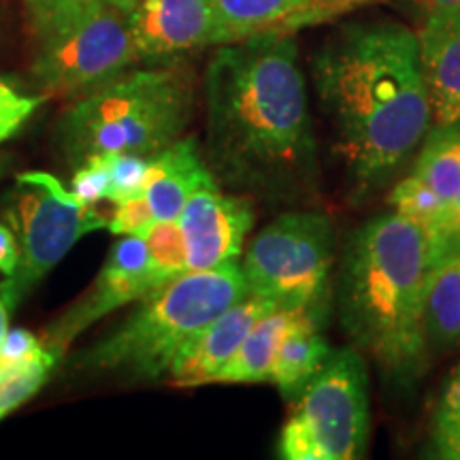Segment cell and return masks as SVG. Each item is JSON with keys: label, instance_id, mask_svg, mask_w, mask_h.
Segmentation results:
<instances>
[{"label": "cell", "instance_id": "obj_1", "mask_svg": "<svg viewBox=\"0 0 460 460\" xmlns=\"http://www.w3.org/2000/svg\"><path fill=\"white\" fill-rule=\"evenodd\" d=\"M205 163L217 183L267 200L307 194L318 146L290 32L224 43L205 71Z\"/></svg>", "mask_w": 460, "mask_h": 460}, {"label": "cell", "instance_id": "obj_2", "mask_svg": "<svg viewBox=\"0 0 460 460\" xmlns=\"http://www.w3.org/2000/svg\"><path fill=\"white\" fill-rule=\"evenodd\" d=\"M312 73L352 181L382 186L433 119L418 34L396 22L343 26L314 56Z\"/></svg>", "mask_w": 460, "mask_h": 460}, {"label": "cell", "instance_id": "obj_3", "mask_svg": "<svg viewBox=\"0 0 460 460\" xmlns=\"http://www.w3.org/2000/svg\"><path fill=\"white\" fill-rule=\"evenodd\" d=\"M435 264L429 230L394 211L367 222L345 247L339 318L390 377L411 379L424 362V305Z\"/></svg>", "mask_w": 460, "mask_h": 460}, {"label": "cell", "instance_id": "obj_4", "mask_svg": "<svg viewBox=\"0 0 460 460\" xmlns=\"http://www.w3.org/2000/svg\"><path fill=\"white\" fill-rule=\"evenodd\" d=\"M247 295L237 262L188 271L143 296L139 307L71 362L82 376H119L154 382L169 376L190 339Z\"/></svg>", "mask_w": 460, "mask_h": 460}, {"label": "cell", "instance_id": "obj_5", "mask_svg": "<svg viewBox=\"0 0 460 460\" xmlns=\"http://www.w3.org/2000/svg\"><path fill=\"white\" fill-rule=\"evenodd\" d=\"M192 111L188 68H128L77 96L58 119V146L71 166L113 152L154 156L183 137Z\"/></svg>", "mask_w": 460, "mask_h": 460}, {"label": "cell", "instance_id": "obj_6", "mask_svg": "<svg viewBox=\"0 0 460 460\" xmlns=\"http://www.w3.org/2000/svg\"><path fill=\"white\" fill-rule=\"evenodd\" d=\"M34 31L32 77L45 94L82 96L139 62L128 13L102 0H26Z\"/></svg>", "mask_w": 460, "mask_h": 460}, {"label": "cell", "instance_id": "obj_7", "mask_svg": "<svg viewBox=\"0 0 460 460\" xmlns=\"http://www.w3.org/2000/svg\"><path fill=\"white\" fill-rule=\"evenodd\" d=\"M0 220L13 230L20 261L11 278L0 284L7 307H20L45 275L85 234L107 228L96 205H85L58 177L43 171L20 172L0 197Z\"/></svg>", "mask_w": 460, "mask_h": 460}, {"label": "cell", "instance_id": "obj_8", "mask_svg": "<svg viewBox=\"0 0 460 460\" xmlns=\"http://www.w3.org/2000/svg\"><path fill=\"white\" fill-rule=\"evenodd\" d=\"M369 377L356 349L331 352L301 388L279 433L286 460H352L369 435Z\"/></svg>", "mask_w": 460, "mask_h": 460}, {"label": "cell", "instance_id": "obj_9", "mask_svg": "<svg viewBox=\"0 0 460 460\" xmlns=\"http://www.w3.org/2000/svg\"><path fill=\"white\" fill-rule=\"evenodd\" d=\"M332 261L335 234L329 217L318 211H295L256 234L241 271L247 295L271 298L278 307L318 312Z\"/></svg>", "mask_w": 460, "mask_h": 460}, {"label": "cell", "instance_id": "obj_10", "mask_svg": "<svg viewBox=\"0 0 460 460\" xmlns=\"http://www.w3.org/2000/svg\"><path fill=\"white\" fill-rule=\"evenodd\" d=\"M156 288L143 234H124L111 245L90 290L45 329L43 345L62 358L75 339L92 324L124 305L141 301Z\"/></svg>", "mask_w": 460, "mask_h": 460}, {"label": "cell", "instance_id": "obj_11", "mask_svg": "<svg viewBox=\"0 0 460 460\" xmlns=\"http://www.w3.org/2000/svg\"><path fill=\"white\" fill-rule=\"evenodd\" d=\"M188 247L190 271H209L237 261L254 224V209L243 197H228L220 183L199 188L183 205L180 217Z\"/></svg>", "mask_w": 460, "mask_h": 460}, {"label": "cell", "instance_id": "obj_12", "mask_svg": "<svg viewBox=\"0 0 460 460\" xmlns=\"http://www.w3.org/2000/svg\"><path fill=\"white\" fill-rule=\"evenodd\" d=\"M139 62H166L217 45L211 0H139L128 11Z\"/></svg>", "mask_w": 460, "mask_h": 460}, {"label": "cell", "instance_id": "obj_13", "mask_svg": "<svg viewBox=\"0 0 460 460\" xmlns=\"http://www.w3.org/2000/svg\"><path fill=\"white\" fill-rule=\"evenodd\" d=\"M278 309L271 298L245 295L241 301L230 305L216 320H211L197 337L183 345L172 360L169 376L177 386H200L214 384L226 362L241 348L247 332L262 315Z\"/></svg>", "mask_w": 460, "mask_h": 460}, {"label": "cell", "instance_id": "obj_14", "mask_svg": "<svg viewBox=\"0 0 460 460\" xmlns=\"http://www.w3.org/2000/svg\"><path fill=\"white\" fill-rule=\"evenodd\" d=\"M418 34L435 124L460 119V3L429 13Z\"/></svg>", "mask_w": 460, "mask_h": 460}, {"label": "cell", "instance_id": "obj_15", "mask_svg": "<svg viewBox=\"0 0 460 460\" xmlns=\"http://www.w3.org/2000/svg\"><path fill=\"white\" fill-rule=\"evenodd\" d=\"M216 181L194 137H180L171 146L149 156L146 177V199L156 220H177L188 199Z\"/></svg>", "mask_w": 460, "mask_h": 460}, {"label": "cell", "instance_id": "obj_16", "mask_svg": "<svg viewBox=\"0 0 460 460\" xmlns=\"http://www.w3.org/2000/svg\"><path fill=\"white\" fill-rule=\"evenodd\" d=\"M217 45L318 22L315 0H211Z\"/></svg>", "mask_w": 460, "mask_h": 460}, {"label": "cell", "instance_id": "obj_17", "mask_svg": "<svg viewBox=\"0 0 460 460\" xmlns=\"http://www.w3.org/2000/svg\"><path fill=\"white\" fill-rule=\"evenodd\" d=\"M315 320L318 312L298 309L275 356L271 382L288 399H295L331 356L329 343L318 332Z\"/></svg>", "mask_w": 460, "mask_h": 460}, {"label": "cell", "instance_id": "obj_18", "mask_svg": "<svg viewBox=\"0 0 460 460\" xmlns=\"http://www.w3.org/2000/svg\"><path fill=\"white\" fill-rule=\"evenodd\" d=\"M298 309L278 307L256 322L241 348L226 367L217 373L214 384H262L271 382V373L279 343L290 329Z\"/></svg>", "mask_w": 460, "mask_h": 460}, {"label": "cell", "instance_id": "obj_19", "mask_svg": "<svg viewBox=\"0 0 460 460\" xmlns=\"http://www.w3.org/2000/svg\"><path fill=\"white\" fill-rule=\"evenodd\" d=\"M424 332L437 348L460 343V254L447 256L430 271L424 305Z\"/></svg>", "mask_w": 460, "mask_h": 460}, {"label": "cell", "instance_id": "obj_20", "mask_svg": "<svg viewBox=\"0 0 460 460\" xmlns=\"http://www.w3.org/2000/svg\"><path fill=\"white\" fill-rule=\"evenodd\" d=\"M413 175L433 190L437 199L450 209L460 194V119L452 124H437L424 141Z\"/></svg>", "mask_w": 460, "mask_h": 460}, {"label": "cell", "instance_id": "obj_21", "mask_svg": "<svg viewBox=\"0 0 460 460\" xmlns=\"http://www.w3.org/2000/svg\"><path fill=\"white\" fill-rule=\"evenodd\" d=\"M58 360L60 358L43 345L39 352L24 358L0 362V420L41 390Z\"/></svg>", "mask_w": 460, "mask_h": 460}, {"label": "cell", "instance_id": "obj_22", "mask_svg": "<svg viewBox=\"0 0 460 460\" xmlns=\"http://www.w3.org/2000/svg\"><path fill=\"white\" fill-rule=\"evenodd\" d=\"M143 239H146L149 267H152L158 288L190 271L188 247L180 222L156 220L143 233Z\"/></svg>", "mask_w": 460, "mask_h": 460}, {"label": "cell", "instance_id": "obj_23", "mask_svg": "<svg viewBox=\"0 0 460 460\" xmlns=\"http://www.w3.org/2000/svg\"><path fill=\"white\" fill-rule=\"evenodd\" d=\"M390 203H393L394 214L410 217V220L420 224V226L427 228L435 243L437 233H439L441 224L446 220L447 207L437 199L433 190L424 186L411 172L410 177L396 183Z\"/></svg>", "mask_w": 460, "mask_h": 460}, {"label": "cell", "instance_id": "obj_24", "mask_svg": "<svg viewBox=\"0 0 460 460\" xmlns=\"http://www.w3.org/2000/svg\"><path fill=\"white\" fill-rule=\"evenodd\" d=\"M111 160V183H109V197L111 203L139 197L146 190V177L149 156H139V154H109Z\"/></svg>", "mask_w": 460, "mask_h": 460}, {"label": "cell", "instance_id": "obj_25", "mask_svg": "<svg viewBox=\"0 0 460 460\" xmlns=\"http://www.w3.org/2000/svg\"><path fill=\"white\" fill-rule=\"evenodd\" d=\"M109 183H111V160L109 154H99L75 166L71 192L82 203L94 207L101 200H107Z\"/></svg>", "mask_w": 460, "mask_h": 460}, {"label": "cell", "instance_id": "obj_26", "mask_svg": "<svg viewBox=\"0 0 460 460\" xmlns=\"http://www.w3.org/2000/svg\"><path fill=\"white\" fill-rule=\"evenodd\" d=\"M43 101V96L22 94L13 85L0 82V143L11 139Z\"/></svg>", "mask_w": 460, "mask_h": 460}, {"label": "cell", "instance_id": "obj_27", "mask_svg": "<svg viewBox=\"0 0 460 460\" xmlns=\"http://www.w3.org/2000/svg\"><path fill=\"white\" fill-rule=\"evenodd\" d=\"M113 205L115 209L107 217V228L113 234H118V237H124V234H143L156 222V216H154L152 205H149L146 194L119 200V203Z\"/></svg>", "mask_w": 460, "mask_h": 460}, {"label": "cell", "instance_id": "obj_28", "mask_svg": "<svg viewBox=\"0 0 460 460\" xmlns=\"http://www.w3.org/2000/svg\"><path fill=\"white\" fill-rule=\"evenodd\" d=\"M437 262H441L447 256L460 254V194L447 209L446 220L441 224V230L435 237Z\"/></svg>", "mask_w": 460, "mask_h": 460}, {"label": "cell", "instance_id": "obj_29", "mask_svg": "<svg viewBox=\"0 0 460 460\" xmlns=\"http://www.w3.org/2000/svg\"><path fill=\"white\" fill-rule=\"evenodd\" d=\"M43 348L41 339H37L32 332L24 329L7 331V337H4L3 348H0V362L7 360H17L24 358V356H31Z\"/></svg>", "mask_w": 460, "mask_h": 460}, {"label": "cell", "instance_id": "obj_30", "mask_svg": "<svg viewBox=\"0 0 460 460\" xmlns=\"http://www.w3.org/2000/svg\"><path fill=\"white\" fill-rule=\"evenodd\" d=\"M17 261H20V250H17L13 230L7 222L0 220V273L11 278L17 269Z\"/></svg>", "mask_w": 460, "mask_h": 460}, {"label": "cell", "instance_id": "obj_31", "mask_svg": "<svg viewBox=\"0 0 460 460\" xmlns=\"http://www.w3.org/2000/svg\"><path fill=\"white\" fill-rule=\"evenodd\" d=\"M458 416H460V365L456 367V371L452 373L450 382H447L439 411H437L435 424L450 422V420H456Z\"/></svg>", "mask_w": 460, "mask_h": 460}, {"label": "cell", "instance_id": "obj_32", "mask_svg": "<svg viewBox=\"0 0 460 460\" xmlns=\"http://www.w3.org/2000/svg\"><path fill=\"white\" fill-rule=\"evenodd\" d=\"M433 447L439 458L460 460V433H435Z\"/></svg>", "mask_w": 460, "mask_h": 460}, {"label": "cell", "instance_id": "obj_33", "mask_svg": "<svg viewBox=\"0 0 460 460\" xmlns=\"http://www.w3.org/2000/svg\"><path fill=\"white\" fill-rule=\"evenodd\" d=\"M358 3H367V0H315V9H318V17H326V13L331 11L349 7V4H358Z\"/></svg>", "mask_w": 460, "mask_h": 460}, {"label": "cell", "instance_id": "obj_34", "mask_svg": "<svg viewBox=\"0 0 460 460\" xmlns=\"http://www.w3.org/2000/svg\"><path fill=\"white\" fill-rule=\"evenodd\" d=\"M460 0H420V4H422L424 13H435V11H441L446 7H452V4H458Z\"/></svg>", "mask_w": 460, "mask_h": 460}, {"label": "cell", "instance_id": "obj_35", "mask_svg": "<svg viewBox=\"0 0 460 460\" xmlns=\"http://www.w3.org/2000/svg\"><path fill=\"white\" fill-rule=\"evenodd\" d=\"M9 312L11 309L7 307V303L0 298V348H3V341H4V337H7V331H9Z\"/></svg>", "mask_w": 460, "mask_h": 460}, {"label": "cell", "instance_id": "obj_36", "mask_svg": "<svg viewBox=\"0 0 460 460\" xmlns=\"http://www.w3.org/2000/svg\"><path fill=\"white\" fill-rule=\"evenodd\" d=\"M102 3L113 4V7L122 9V11H126V13H128V11H130L132 7H135V4L139 3V0H102Z\"/></svg>", "mask_w": 460, "mask_h": 460}, {"label": "cell", "instance_id": "obj_37", "mask_svg": "<svg viewBox=\"0 0 460 460\" xmlns=\"http://www.w3.org/2000/svg\"><path fill=\"white\" fill-rule=\"evenodd\" d=\"M9 166H11V158L7 156V154H0V180H3V177L7 175Z\"/></svg>", "mask_w": 460, "mask_h": 460}]
</instances>
